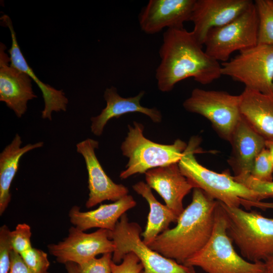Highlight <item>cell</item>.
<instances>
[{"mask_svg":"<svg viewBox=\"0 0 273 273\" xmlns=\"http://www.w3.org/2000/svg\"><path fill=\"white\" fill-rule=\"evenodd\" d=\"M6 46L0 43V101L12 110L17 117L26 112L27 103L37 98L30 77L11 65Z\"/></svg>","mask_w":273,"mask_h":273,"instance_id":"obj_15","label":"cell"},{"mask_svg":"<svg viewBox=\"0 0 273 273\" xmlns=\"http://www.w3.org/2000/svg\"><path fill=\"white\" fill-rule=\"evenodd\" d=\"M272 162L269 151L265 147L255 158L250 175L260 181H272Z\"/></svg>","mask_w":273,"mask_h":273,"instance_id":"obj_25","label":"cell"},{"mask_svg":"<svg viewBox=\"0 0 273 273\" xmlns=\"http://www.w3.org/2000/svg\"><path fill=\"white\" fill-rule=\"evenodd\" d=\"M229 142L232 151L228 162L235 176L250 174L255 158L265 147V140L242 117Z\"/></svg>","mask_w":273,"mask_h":273,"instance_id":"obj_18","label":"cell"},{"mask_svg":"<svg viewBox=\"0 0 273 273\" xmlns=\"http://www.w3.org/2000/svg\"><path fill=\"white\" fill-rule=\"evenodd\" d=\"M145 94V91L142 90L134 97L123 98L118 94L115 87L111 86L107 88L104 93L106 106L99 115L91 118L92 132L96 136H101L105 125L111 119L118 118L128 113H141L149 117L155 123L160 122L162 116L159 110L141 105L140 102Z\"/></svg>","mask_w":273,"mask_h":273,"instance_id":"obj_17","label":"cell"},{"mask_svg":"<svg viewBox=\"0 0 273 273\" xmlns=\"http://www.w3.org/2000/svg\"><path fill=\"white\" fill-rule=\"evenodd\" d=\"M221 75L243 83L247 88L273 95V45L257 44L240 51L221 64Z\"/></svg>","mask_w":273,"mask_h":273,"instance_id":"obj_9","label":"cell"},{"mask_svg":"<svg viewBox=\"0 0 273 273\" xmlns=\"http://www.w3.org/2000/svg\"><path fill=\"white\" fill-rule=\"evenodd\" d=\"M22 141L16 133L13 140L0 154V214L2 215L11 199L10 187L18 170L22 156L32 150L43 146V142L28 144L21 147Z\"/></svg>","mask_w":273,"mask_h":273,"instance_id":"obj_22","label":"cell"},{"mask_svg":"<svg viewBox=\"0 0 273 273\" xmlns=\"http://www.w3.org/2000/svg\"><path fill=\"white\" fill-rule=\"evenodd\" d=\"M258 27V17L254 2L229 23L211 29L204 42L205 51L218 62H226L233 52L257 45Z\"/></svg>","mask_w":273,"mask_h":273,"instance_id":"obj_10","label":"cell"},{"mask_svg":"<svg viewBox=\"0 0 273 273\" xmlns=\"http://www.w3.org/2000/svg\"><path fill=\"white\" fill-rule=\"evenodd\" d=\"M240 100V95L195 88L183 105L187 111L207 118L219 136L230 142L242 117Z\"/></svg>","mask_w":273,"mask_h":273,"instance_id":"obj_8","label":"cell"},{"mask_svg":"<svg viewBox=\"0 0 273 273\" xmlns=\"http://www.w3.org/2000/svg\"><path fill=\"white\" fill-rule=\"evenodd\" d=\"M133 190L141 195L149 204L150 211L146 226L141 234L145 244H150L160 234L167 230L171 222H176L178 217L166 205L155 197L152 189L147 183L139 181L132 186Z\"/></svg>","mask_w":273,"mask_h":273,"instance_id":"obj_23","label":"cell"},{"mask_svg":"<svg viewBox=\"0 0 273 273\" xmlns=\"http://www.w3.org/2000/svg\"><path fill=\"white\" fill-rule=\"evenodd\" d=\"M240 96L244 119L265 140H273V95L245 88Z\"/></svg>","mask_w":273,"mask_h":273,"instance_id":"obj_21","label":"cell"},{"mask_svg":"<svg viewBox=\"0 0 273 273\" xmlns=\"http://www.w3.org/2000/svg\"><path fill=\"white\" fill-rule=\"evenodd\" d=\"M111 273H141L143 264L133 252L126 254L121 263L117 264L113 261L111 264Z\"/></svg>","mask_w":273,"mask_h":273,"instance_id":"obj_31","label":"cell"},{"mask_svg":"<svg viewBox=\"0 0 273 273\" xmlns=\"http://www.w3.org/2000/svg\"><path fill=\"white\" fill-rule=\"evenodd\" d=\"M136 205L133 197L128 194L90 211H81L79 207L74 206L69 211V217L73 225L84 232L95 228L113 231L122 215Z\"/></svg>","mask_w":273,"mask_h":273,"instance_id":"obj_20","label":"cell"},{"mask_svg":"<svg viewBox=\"0 0 273 273\" xmlns=\"http://www.w3.org/2000/svg\"><path fill=\"white\" fill-rule=\"evenodd\" d=\"M65 268L68 273H80L78 265L74 262H68L65 264Z\"/></svg>","mask_w":273,"mask_h":273,"instance_id":"obj_34","label":"cell"},{"mask_svg":"<svg viewBox=\"0 0 273 273\" xmlns=\"http://www.w3.org/2000/svg\"><path fill=\"white\" fill-rule=\"evenodd\" d=\"M128 125V131L120 148L128 158L125 169L119 177L126 179L137 173H145L151 169L178 163L188 144L177 139L171 145L155 143L145 138L144 125L134 121Z\"/></svg>","mask_w":273,"mask_h":273,"instance_id":"obj_6","label":"cell"},{"mask_svg":"<svg viewBox=\"0 0 273 273\" xmlns=\"http://www.w3.org/2000/svg\"><path fill=\"white\" fill-rule=\"evenodd\" d=\"M253 3L251 0H195L190 18L194 24V36L204 45L211 29L229 23Z\"/></svg>","mask_w":273,"mask_h":273,"instance_id":"obj_12","label":"cell"},{"mask_svg":"<svg viewBox=\"0 0 273 273\" xmlns=\"http://www.w3.org/2000/svg\"><path fill=\"white\" fill-rule=\"evenodd\" d=\"M226 229L225 215L218 201L210 238L184 264L199 267L206 273H266L264 262H250L237 253Z\"/></svg>","mask_w":273,"mask_h":273,"instance_id":"obj_4","label":"cell"},{"mask_svg":"<svg viewBox=\"0 0 273 273\" xmlns=\"http://www.w3.org/2000/svg\"><path fill=\"white\" fill-rule=\"evenodd\" d=\"M9 273H36L24 263L20 255L12 250L11 254V266ZM47 273H49V272Z\"/></svg>","mask_w":273,"mask_h":273,"instance_id":"obj_32","label":"cell"},{"mask_svg":"<svg viewBox=\"0 0 273 273\" xmlns=\"http://www.w3.org/2000/svg\"><path fill=\"white\" fill-rule=\"evenodd\" d=\"M195 0H150L139 15L141 30L154 34L165 28H181L190 21Z\"/></svg>","mask_w":273,"mask_h":273,"instance_id":"obj_14","label":"cell"},{"mask_svg":"<svg viewBox=\"0 0 273 273\" xmlns=\"http://www.w3.org/2000/svg\"><path fill=\"white\" fill-rule=\"evenodd\" d=\"M226 231L241 255L250 262H265L273 256V218L221 202Z\"/></svg>","mask_w":273,"mask_h":273,"instance_id":"obj_5","label":"cell"},{"mask_svg":"<svg viewBox=\"0 0 273 273\" xmlns=\"http://www.w3.org/2000/svg\"><path fill=\"white\" fill-rule=\"evenodd\" d=\"M259 27L257 44L273 45V0H256Z\"/></svg>","mask_w":273,"mask_h":273,"instance_id":"obj_24","label":"cell"},{"mask_svg":"<svg viewBox=\"0 0 273 273\" xmlns=\"http://www.w3.org/2000/svg\"><path fill=\"white\" fill-rule=\"evenodd\" d=\"M10 230L6 225L0 228V273H9L13 250L10 239Z\"/></svg>","mask_w":273,"mask_h":273,"instance_id":"obj_29","label":"cell"},{"mask_svg":"<svg viewBox=\"0 0 273 273\" xmlns=\"http://www.w3.org/2000/svg\"><path fill=\"white\" fill-rule=\"evenodd\" d=\"M159 54L161 60L155 77L162 92H170L188 78L205 85L221 76V64L203 50L192 31L184 28L164 32Z\"/></svg>","mask_w":273,"mask_h":273,"instance_id":"obj_1","label":"cell"},{"mask_svg":"<svg viewBox=\"0 0 273 273\" xmlns=\"http://www.w3.org/2000/svg\"><path fill=\"white\" fill-rule=\"evenodd\" d=\"M0 20L3 25L7 27L11 33L12 45L8 51L11 65L27 73L37 85L42 93L44 103V107L41 111V117L52 120L53 112L66 111L67 110L68 100L65 93L63 90L57 89L39 80L28 65L20 50L11 18L4 14Z\"/></svg>","mask_w":273,"mask_h":273,"instance_id":"obj_19","label":"cell"},{"mask_svg":"<svg viewBox=\"0 0 273 273\" xmlns=\"http://www.w3.org/2000/svg\"><path fill=\"white\" fill-rule=\"evenodd\" d=\"M110 231L99 229L86 233L75 226L69 230V234L64 240L57 244H51L48 248L51 254L60 263L72 262L80 264L99 254L113 253L115 245L110 237Z\"/></svg>","mask_w":273,"mask_h":273,"instance_id":"obj_11","label":"cell"},{"mask_svg":"<svg viewBox=\"0 0 273 273\" xmlns=\"http://www.w3.org/2000/svg\"><path fill=\"white\" fill-rule=\"evenodd\" d=\"M99 142L87 138L76 144V151L84 159L88 174L89 196L85 203L87 208L93 207L105 200L116 201L128 195L127 187L115 183L106 173L95 150Z\"/></svg>","mask_w":273,"mask_h":273,"instance_id":"obj_13","label":"cell"},{"mask_svg":"<svg viewBox=\"0 0 273 273\" xmlns=\"http://www.w3.org/2000/svg\"><path fill=\"white\" fill-rule=\"evenodd\" d=\"M112 261V253H108L77 265L80 273H111Z\"/></svg>","mask_w":273,"mask_h":273,"instance_id":"obj_30","label":"cell"},{"mask_svg":"<svg viewBox=\"0 0 273 273\" xmlns=\"http://www.w3.org/2000/svg\"><path fill=\"white\" fill-rule=\"evenodd\" d=\"M265 148L269 151L273 164V140H265Z\"/></svg>","mask_w":273,"mask_h":273,"instance_id":"obj_35","label":"cell"},{"mask_svg":"<svg viewBox=\"0 0 273 273\" xmlns=\"http://www.w3.org/2000/svg\"><path fill=\"white\" fill-rule=\"evenodd\" d=\"M240 203L247 210L250 209L252 207H256L263 210L273 209V202L254 201L241 198Z\"/></svg>","mask_w":273,"mask_h":273,"instance_id":"obj_33","label":"cell"},{"mask_svg":"<svg viewBox=\"0 0 273 273\" xmlns=\"http://www.w3.org/2000/svg\"><path fill=\"white\" fill-rule=\"evenodd\" d=\"M30 226L25 223H19L15 229L10 231V239L13 250L21 254L32 247Z\"/></svg>","mask_w":273,"mask_h":273,"instance_id":"obj_27","label":"cell"},{"mask_svg":"<svg viewBox=\"0 0 273 273\" xmlns=\"http://www.w3.org/2000/svg\"><path fill=\"white\" fill-rule=\"evenodd\" d=\"M142 230L138 223L129 221L126 213L122 215L110 234L115 245L114 263H121L126 254L133 252L143 264L141 273H195L193 267L178 263L151 249L141 238Z\"/></svg>","mask_w":273,"mask_h":273,"instance_id":"obj_7","label":"cell"},{"mask_svg":"<svg viewBox=\"0 0 273 273\" xmlns=\"http://www.w3.org/2000/svg\"><path fill=\"white\" fill-rule=\"evenodd\" d=\"M145 179L148 185L162 198L165 205L179 217L184 210L183 199L194 187L181 172L178 163L148 170Z\"/></svg>","mask_w":273,"mask_h":273,"instance_id":"obj_16","label":"cell"},{"mask_svg":"<svg viewBox=\"0 0 273 273\" xmlns=\"http://www.w3.org/2000/svg\"><path fill=\"white\" fill-rule=\"evenodd\" d=\"M217 204L218 201L204 191L194 188L192 201L179 216L176 225L160 234L148 246L184 264L210 238Z\"/></svg>","mask_w":273,"mask_h":273,"instance_id":"obj_2","label":"cell"},{"mask_svg":"<svg viewBox=\"0 0 273 273\" xmlns=\"http://www.w3.org/2000/svg\"><path fill=\"white\" fill-rule=\"evenodd\" d=\"M266 273H273V256L270 257L265 262Z\"/></svg>","mask_w":273,"mask_h":273,"instance_id":"obj_36","label":"cell"},{"mask_svg":"<svg viewBox=\"0 0 273 273\" xmlns=\"http://www.w3.org/2000/svg\"><path fill=\"white\" fill-rule=\"evenodd\" d=\"M201 138L192 136L178 163L182 174L193 186L199 188L214 199L230 207H239L240 199L260 201L258 195L237 181L229 171H212L200 164L195 154L201 152Z\"/></svg>","mask_w":273,"mask_h":273,"instance_id":"obj_3","label":"cell"},{"mask_svg":"<svg viewBox=\"0 0 273 273\" xmlns=\"http://www.w3.org/2000/svg\"><path fill=\"white\" fill-rule=\"evenodd\" d=\"M233 177L237 181L256 193L258 195L260 201L273 198V181H260L253 178L250 174Z\"/></svg>","mask_w":273,"mask_h":273,"instance_id":"obj_28","label":"cell"},{"mask_svg":"<svg viewBox=\"0 0 273 273\" xmlns=\"http://www.w3.org/2000/svg\"><path fill=\"white\" fill-rule=\"evenodd\" d=\"M25 264L36 273H47L50 263L44 251L31 247L20 254Z\"/></svg>","mask_w":273,"mask_h":273,"instance_id":"obj_26","label":"cell"}]
</instances>
